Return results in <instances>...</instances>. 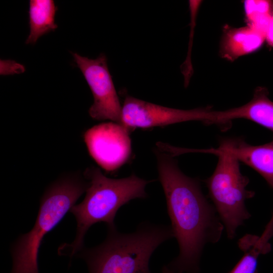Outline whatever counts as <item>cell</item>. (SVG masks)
<instances>
[{
	"label": "cell",
	"mask_w": 273,
	"mask_h": 273,
	"mask_svg": "<svg viewBox=\"0 0 273 273\" xmlns=\"http://www.w3.org/2000/svg\"><path fill=\"white\" fill-rule=\"evenodd\" d=\"M172 157L157 152L159 179L179 247L178 256L166 265L174 273H199L205 246L218 243L224 227L198 180L185 175Z\"/></svg>",
	"instance_id": "obj_1"
},
{
	"label": "cell",
	"mask_w": 273,
	"mask_h": 273,
	"mask_svg": "<svg viewBox=\"0 0 273 273\" xmlns=\"http://www.w3.org/2000/svg\"><path fill=\"white\" fill-rule=\"evenodd\" d=\"M83 174L87 182L85 197L69 211L76 220V236L71 244L65 243L59 248L60 255L71 258L83 248L84 236L91 226L103 222L108 228L115 227L119 209L133 199L146 198V187L151 182L134 174L121 178H109L94 166Z\"/></svg>",
	"instance_id": "obj_2"
},
{
	"label": "cell",
	"mask_w": 273,
	"mask_h": 273,
	"mask_svg": "<svg viewBox=\"0 0 273 273\" xmlns=\"http://www.w3.org/2000/svg\"><path fill=\"white\" fill-rule=\"evenodd\" d=\"M174 238L171 225L141 222L132 233L108 228L100 245L83 248L76 255L86 262L88 273H152L151 256L163 243Z\"/></svg>",
	"instance_id": "obj_3"
},
{
	"label": "cell",
	"mask_w": 273,
	"mask_h": 273,
	"mask_svg": "<svg viewBox=\"0 0 273 273\" xmlns=\"http://www.w3.org/2000/svg\"><path fill=\"white\" fill-rule=\"evenodd\" d=\"M87 187L86 179L79 172L64 174L48 187L33 227L20 236L12 247L10 273H39L38 255L43 237L70 211Z\"/></svg>",
	"instance_id": "obj_4"
},
{
	"label": "cell",
	"mask_w": 273,
	"mask_h": 273,
	"mask_svg": "<svg viewBox=\"0 0 273 273\" xmlns=\"http://www.w3.org/2000/svg\"><path fill=\"white\" fill-rule=\"evenodd\" d=\"M193 152L213 154L218 157L213 173L205 183L227 237L232 240L238 228L251 217L245 203L255 195L254 192L246 189L249 179L241 172L240 161L229 152L217 148L193 149Z\"/></svg>",
	"instance_id": "obj_5"
},
{
	"label": "cell",
	"mask_w": 273,
	"mask_h": 273,
	"mask_svg": "<svg viewBox=\"0 0 273 273\" xmlns=\"http://www.w3.org/2000/svg\"><path fill=\"white\" fill-rule=\"evenodd\" d=\"M217 112L210 108L182 110L166 107L127 96L122 106L121 123L129 131L189 121L216 124Z\"/></svg>",
	"instance_id": "obj_6"
},
{
	"label": "cell",
	"mask_w": 273,
	"mask_h": 273,
	"mask_svg": "<svg viewBox=\"0 0 273 273\" xmlns=\"http://www.w3.org/2000/svg\"><path fill=\"white\" fill-rule=\"evenodd\" d=\"M73 56L85 78L94 97L89 109L90 116L97 120H109L121 123L122 106L110 73L105 54L95 59L77 53Z\"/></svg>",
	"instance_id": "obj_7"
},
{
	"label": "cell",
	"mask_w": 273,
	"mask_h": 273,
	"mask_svg": "<svg viewBox=\"0 0 273 273\" xmlns=\"http://www.w3.org/2000/svg\"><path fill=\"white\" fill-rule=\"evenodd\" d=\"M129 132L123 124L109 121L89 128L83 139L95 161L106 171L113 172L127 162L131 156Z\"/></svg>",
	"instance_id": "obj_8"
},
{
	"label": "cell",
	"mask_w": 273,
	"mask_h": 273,
	"mask_svg": "<svg viewBox=\"0 0 273 273\" xmlns=\"http://www.w3.org/2000/svg\"><path fill=\"white\" fill-rule=\"evenodd\" d=\"M218 149L230 152L260 174L273 189V140L253 146L240 138L222 139Z\"/></svg>",
	"instance_id": "obj_9"
},
{
	"label": "cell",
	"mask_w": 273,
	"mask_h": 273,
	"mask_svg": "<svg viewBox=\"0 0 273 273\" xmlns=\"http://www.w3.org/2000/svg\"><path fill=\"white\" fill-rule=\"evenodd\" d=\"M267 90L258 87L253 98L239 107L220 111L219 124H225L236 119L252 121L273 132V102L268 98Z\"/></svg>",
	"instance_id": "obj_10"
},
{
	"label": "cell",
	"mask_w": 273,
	"mask_h": 273,
	"mask_svg": "<svg viewBox=\"0 0 273 273\" xmlns=\"http://www.w3.org/2000/svg\"><path fill=\"white\" fill-rule=\"evenodd\" d=\"M265 36L249 26L225 29L220 46L222 57L234 61L244 55L253 53L262 45Z\"/></svg>",
	"instance_id": "obj_11"
},
{
	"label": "cell",
	"mask_w": 273,
	"mask_h": 273,
	"mask_svg": "<svg viewBox=\"0 0 273 273\" xmlns=\"http://www.w3.org/2000/svg\"><path fill=\"white\" fill-rule=\"evenodd\" d=\"M57 7L53 0H31L29 1V23L30 33L26 43L36 42L42 35L55 30Z\"/></svg>",
	"instance_id": "obj_12"
},
{
	"label": "cell",
	"mask_w": 273,
	"mask_h": 273,
	"mask_svg": "<svg viewBox=\"0 0 273 273\" xmlns=\"http://www.w3.org/2000/svg\"><path fill=\"white\" fill-rule=\"evenodd\" d=\"M270 237L263 233L260 236L247 234L238 244L244 255L230 273H256L259 256L271 250Z\"/></svg>",
	"instance_id": "obj_13"
},
{
	"label": "cell",
	"mask_w": 273,
	"mask_h": 273,
	"mask_svg": "<svg viewBox=\"0 0 273 273\" xmlns=\"http://www.w3.org/2000/svg\"><path fill=\"white\" fill-rule=\"evenodd\" d=\"M244 10L248 26L265 36L273 13V3L265 0H247L244 2Z\"/></svg>",
	"instance_id": "obj_14"
},
{
	"label": "cell",
	"mask_w": 273,
	"mask_h": 273,
	"mask_svg": "<svg viewBox=\"0 0 273 273\" xmlns=\"http://www.w3.org/2000/svg\"><path fill=\"white\" fill-rule=\"evenodd\" d=\"M265 39L270 46L273 47V13L265 32Z\"/></svg>",
	"instance_id": "obj_15"
},
{
	"label": "cell",
	"mask_w": 273,
	"mask_h": 273,
	"mask_svg": "<svg viewBox=\"0 0 273 273\" xmlns=\"http://www.w3.org/2000/svg\"><path fill=\"white\" fill-rule=\"evenodd\" d=\"M161 273H174L173 271H172L170 268H168V267L165 265L164 266H163L162 268V271Z\"/></svg>",
	"instance_id": "obj_16"
}]
</instances>
